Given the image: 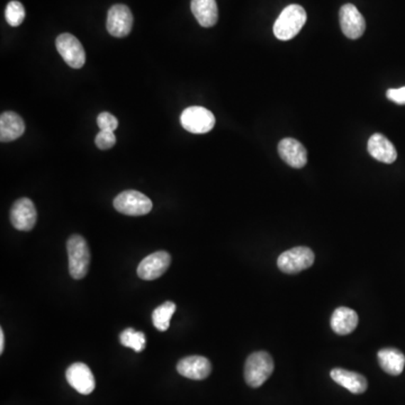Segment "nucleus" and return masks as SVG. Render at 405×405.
Returning <instances> with one entry per match:
<instances>
[{
	"mask_svg": "<svg viewBox=\"0 0 405 405\" xmlns=\"http://www.w3.org/2000/svg\"><path fill=\"white\" fill-rule=\"evenodd\" d=\"M306 11L300 5H289L274 24V34L281 40H289L298 34L306 23Z\"/></svg>",
	"mask_w": 405,
	"mask_h": 405,
	"instance_id": "1",
	"label": "nucleus"
},
{
	"mask_svg": "<svg viewBox=\"0 0 405 405\" xmlns=\"http://www.w3.org/2000/svg\"><path fill=\"white\" fill-rule=\"evenodd\" d=\"M67 252L71 277L73 279H82L86 277L90 264V252L87 241L81 235H72L68 240Z\"/></svg>",
	"mask_w": 405,
	"mask_h": 405,
	"instance_id": "2",
	"label": "nucleus"
},
{
	"mask_svg": "<svg viewBox=\"0 0 405 405\" xmlns=\"http://www.w3.org/2000/svg\"><path fill=\"white\" fill-rule=\"evenodd\" d=\"M274 368L273 357L266 351H256L248 357L244 366L247 384L254 389L261 387L273 374Z\"/></svg>",
	"mask_w": 405,
	"mask_h": 405,
	"instance_id": "3",
	"label": "nucleus"
},
{
	"mask_svg": "<svg viewBox=\"0 0 405 405\" xmlns=\"http://www.w3.org/2000/svg\"><path fill=\"white\" fill-rule=\"evenodd\" d=\"M152 202L148 196L138 190H125L114 200V207L119 213L129 216H142L150 213Z\"/></svg>",
	"mask_w": 405,
	"mask_h": 405,
	"instance_id": "4",
	"label": "nucleus"
},
{
	"mask_svg": "<svg viewBox=\"0 0 405 405\" xmlns=\"http://www.w3.org/2000/svg\"><path fill=\"white\" fill-rule=\"evenodd\" d=\"M315 256L308 247H296L279 256L277 266L285 274H298L313 265Z\"/></svg>",
	"mask_w": 405,
	"mask_h": 405,
	"instance_id": "5",
	"label": "nucleus"
},
{
	"mask_svg": "<svg viewBox=\"0 0 405 405\" xmlns=\"http://www.w3.org/2000/svg\"><path fill=\"white\" fill-rule=\"evenodd\" d=\"M180 123L185 130L194 134H205L213 130L215 117L207 108L190 106L181 113Z\"/></svg>",
	"mask_w": 405,
	"mask_h": 405,
	"instance_id": "6",
	"label": "nucleus"
},
{
	"mask_svg": "<svg viewBox=\"0 0 405 405\" xmlns=\"http://www.w3.org/2000/svg\"><path fill=\"white\" fill-rule=\"evenodd\" d=\"M58 52L69 67L80 69L86 63V52L80 40L70 33H63L55 40Z\"/></svg>",
	"mask_w": 405,
	"mask_h": 405,
	"instance_id": "7",
	"label": "nucleus"
},
{
	"mask_svg": "<svg viewBox=\"0 0 405 405\" xmlns=\"http://www.w3.org/2000/svg\"><path fill=\"white\" fill-rule=\"evenodd\" d=\"M107 31L115 38H125L130 34L133 26V15L126 5L112 6L107 14Z\"/></svg>",
	"mask_w": 405,
	"mask_h": 405,
	"instance_id": "8",
	"label": "nucleus"
},
{
	"mask_svg": "<svg viewBox=\"0 0 405 405\" xmlns=\"http://www.w3.org/2000/svg\"><path fill=\"white\" fill-rule=\"evenodd\" d=\"M38 220L34 202L30 198H23L14 202L11 211V225L19 231H31Z\"/></svg>",
	"mask_w": 405,
	"mask_h": 405,
	"instance_id": "9",
	"label": "nucleus"
},
{
	"mask_svg": "<svg viewBox=\"0 0 405 405\" xmlns=\"http://www.w3.org/2000/svg\"><path fill=\"white\" fill-rule=\"evenodd\" d=\"M171 256L167 252H157L146 256L138 267V276L144 281H154L161 277L171 266Z\"/></svg>",
	"mask_w": 405,
	"mask_h": 405,
	"instance_id": "10",
	"label": "nucleus"
},
{
	"mask_svg": "<svg viewBox=\"0 0 405 405\" xmlns=\"http://www.w3.org/2000/svg\"><path fill=\"white\" fill-rule=\"evenodd\" d=\"M341 30L343 34L350 40L362 38L366 30V22L356 6L346 4L341 7L339 13Z\"/></svg>",
	"mask_w": 405,
	"mask_h": 405,
	"instance_id": "11",
	"label": "nucleus"
},
{
	"mask_svg": "<svg viewBox=\"0 0 405 405\" xmlns=\"http://www.w3.org/2000/svg\"><path fill=\"white\" fill-rule=\"evenodd\" d=\"M68 383L80 394L88 395L96 387L92 370L84 362H75L65 372Z\"/></svg>",
	"mask_w": 405,
	"mask_h": 405,
	"instance_id": "12",
	"label": "nucleus"
},
{
	"mask_svg": "<svg viewBox=\"0 0 405 405\" xmlns=\"http://www.w3.org/2000/svg\"><path fill=\"white\" fill-rule=\"evenodd\" d=\"M177 370L184 377L194 381H202L211 374L212 364L205 357L189 356L178 362Z\"/></svg>",
	"mask_w": 405,
	"mask_h": 405,
	"instance_id": "13",
	"label": "nucleus"
},
{
	"mask_svg": "<svg viewBox=\"0 0 405 405\" xmlns=\"http://www.w3.org/2000/svg\"><path fill=\"white\" fill-rule=\"evenodd\" d=\"M279 152L281 159L295 169H301L308 162V152L302 144L295 139H284L279 142Z\"/></svg>",
	"mask_w": 405,
	"mask_h": 405,
	"instance_id": "14",
	"label": "nucleus"
},
{
	"mask_svg": "<svg viewBox=\"0 0 405 405\" xmlns=\"http://www.w3.org/2000/svg\"><path fill=\"white\" fill-rule=\"evenodd\" d=\"M358 321H360V318L356 310L346 308V306H340V308H335L330 320V324H331V329L337 335H347L354 333L358 325Z\"/></svg>",
	"mask_w": 405,
	"mask_h": 405,
	"instance_id": "15",
	"label": "nucleus"
},
{
	"mask_svg": "<svg viewBox=\"0 0 405 405\" xmlns=\"http://www.w3.org/2000/svg\"><path fill=\"white\" fill-rule=\"evenodd\" d=\"M368 152L374 159L384 163H393L396 160L397 152L389 139L383 134L376 133L372 135L367 144Z\"/></svg>",
	"mask_w": 405,
	"mask_h": 405,
	"instance_id": "16",
	"label": "nucleus"
},
{
	"mask_svg": "<svg viewBox=\"0 0 405 405\" xmlns=\"http://www.w3.org/2000/svg\"><path fill=\"white\" fill-rule=\"evenodd\" d=\"M330 376L335 383L354 394H362L368 387L367 379L364 376L343 368H335L331 370Z\"/></svg>",
	"mask_w": 405,
	"mask_h": 405,
	"instance_id": "17",
	"label": "nucleus"
},
{
	"mask_svg": "<svg viewBox=\"0 0 405 405\" xmlns=\"http://www.w3.org/2000/svg\"><path fill=\"white\" fill-rule=\"evenodd\" d=\"M25 132V123L18 114L5 112L0 117V141L3 144L21 138Z\"/></svg>",
	"mask_w": 405,
	"mask_h": 405,
	"instance_id": "18",
	"label": "nucleus"
},
{
	"mask_svg": "<svg viewBox=\"0 0 405 405\" xmlns=\"http://www.w3.org/2000/svg\"><path fill=\"white\" fill-rule=\"evenodd\" d=\"M192 13L200 26L212 27L219 19V9L215 0H192Z\"/></svg>",
	"mask_w": 405,
	"mask_h": 405,
	"instance_id": "19",
	"label": "nucleus"
},
{
	"mask_svg": "<svg viewBox=\"0 0 405 405\" xmlns=\"http://www.w3.org/2000/svg\"><path fill=\"white\" fill-rule=\"evenodd\" d=\"M378 362L382 369L389 375L399 376L405 366V356L395 348H384L378 351Z\"/></svg>",
	"mask_w": 405,
	"mask_h": 405,
	"instance_id": "20",
	"label": "nucleus"
},
{
	"mask_svg": "<svg viewBox=\"0 0 405 405\" xmlns=\"http://www.w3.org/2000/svg\"><path fill=\"white\" fill-rule=\"evenodd\" d=\"M176 310H177V306L173 302H166L158 306L152 313V322H153L156 329L162 331V333L167 331L171 327V320L175 314Z\"/></svg>",
	"mask_w": 405,
	"mask_h": 405,
	"instance_id": "21",
	"label": "nucleus"
},
{
	"mask_svg": "<svg viewBox=\"0 0 405 405\" xmlns=\"http://www.w3.org/2000/svg\"><path fill=\"white\" fill-rule=\"evenodd\" d=\"M119 340L123 346L133 349L135 352H141L146 348V335L140 331H135L132 328L125 329L119 335Z\"/></svg>",
	"mask_w": 405,
	"mask_h": 405,
	"instance_id": "22",
	"label": "nucleus"
},
{
	"mask_svg": "<svg viewBox=\"0 0 405 405\" xmlns=\"http://www.w3.org/2000/svg\"><path fill=\"white\" fill-rule=\"evenodd\" d=\"M5 17L6 21L11 26H19L25 18L24 6L19 1H17V0H13L6 7Z\"/></svg>",
	"mask_w": 405,
	"mask_h": 405,
	"instance_id": "23",
	"label": "nucleus"
},
{
	"mask_svg": "<svg viewBox=\"0 0 405 405\" xmlns=\"http://www.w3.org/2000/svg\"><path fill=\"white\" fill-rule=\"evenodd\" d=\"M94 144L100 150H108L117 144V136L112 131H100L94 139Z\"/></svg>",
	"mask_w": 405,
	"mask_h": 405,
	"instance_id": "24",
	"label": "nucleus"
},
{
	"mask_svg": "<svg viewBox=\"0 0 405 405\" xmlns=\"http://www.w3.org/2000/svg\"><path fill=\"white\" fill-rule=\"evenodd\" d=\"M97 125L100 131H112V132H114L119 126V121L111 113L103 112V113H100L98 115Z\"/></svg>",
	"mask_w": 405,
	"mask_h": 405,
	"instance_id": "25",
	"label": "nucleus"
},
{
	"mask_svg": "<svg viewBox=\"0 0 405 405\" xmlns=\"http://www.w3.org/2000/svg\"><path fill=\"white\" fill-rule=\"evenodd\" d=\"M387 97L392 100L393 103L399 105H405V87L399 90H389L387 92Z\"/></svg>",
	"mask_w": 405,
	"mask_h": 405,
	"instance_id": "26",
	"label": "nucleus"
},
{
	"mask_svg": "<svg viewBox=\"0 0 405 405\" xmlns=\"http://www.w3.org/2000/svg\"><path fill=\"white\" fill-rule=\"evenodd\" d=\"M4 349H5V333L3 329H0V354H3Z\"/></svg>",
	"mask_w": 405,
	"mask_h": 405,
	"instance_id": "27",
	"label": "nucleus"
}]
</instances>
